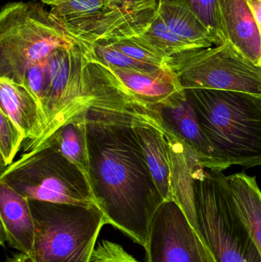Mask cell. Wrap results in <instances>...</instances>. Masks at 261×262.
<instances>
[{"mask_svg": "<svg viewBox=\"0 0 261 262\" xmlns=\"http://www.w3.org/2000/svg\"><path fill=\"white\" fill-rule=\"evenodd\" d=\"M139 37L165 59L176 54L199 49L173 32L159 14Z\"/></svg>", "mask_w": 261, "mask_h": 262, "instance_id": "cell-21", "label": "cell"}, {"mask_svg": "<svg viewBox=\"0 0 261 262\" xmlns=\"http://www.w3.org/2000/svg\"><path fill=\"white\" fill-rule=\"evenodd\" d=\"M98 41L106 43L137 61L161 67L165 66V58L144 42L139 38V35L119 39H101Z\"/></svg>", "mask_w": 261, "mask_h": 262, "instance_id": "cell-25", "label": "cell"}, {"mask_svg": "<svg viewBox=\"0 0 261 262\" xmlns=\"http://www.w3.org/2000/svg\"><path fill=\"white\" fill-rule=\"evenodd\" d=\"M131 126L159 193L164 201L173 200L168 142L162 124L153 115H143L133 118Z\"/></svg>", "mask_w": 261, "mask_h": 262, "instance_id": "cell-15", "label": "cell"}, {"mask_svg": "<svg viewBox=\"0 0 261 262\" xmlns=\"http://www.w3.org/2000/svg\"><path fill=\"white\" fill-rule=\"evenodd\" d=\"M184 91L224 169L232 165L261 166V95L210 89Z\"/></svg>", "mask_w": 261, "mask_h": 262, "instance_id": "cell-2", "label": "cell"}, {"mask_svg": "<svg viewBox=\"0 0 261 262\" xmlns=\"http://www.w3.org/2000/svg\"><path fill=\"white\" fill-rule=\"evenodd\" d=\"M158 14L173 32L199 49L220 46L216 37L189 9L171 3H159Z\"/></svg>", "mask_w": 261, "mask_h": 262, "instance_id": "cell-20", "label": "cell"}, {"mask_svg": "<svg viewBox=\"0 0 261 262\" xmlns=\"http://www.w3.org/2000/svg\"><path fill=\"white\" fill-rule=\"evenodd\" d=\"M0 154L3 168L12 164L26 137L22 131L2 111H0Z\"/></svg>", "mask_w": 261, "mask_h": 262, "instance_id": "cell-26", "label": "cell"}, {"mask_svg": "<svg viewBox=\"0 0 261 262\" xmlns=\"http://www.w3.org/2000/svg\"><path fill=\"white\" fill-rule=\"evenodd\" d=\"M162 129L168 142L173 200L180 206L195 230L200 235L195 199V172L202 165L188 146L170 131L163 127Z\"/></svg>", "mask_w": 261, "mask_h": 262, "instance_id": "cell-14", "label": "cell"}, {"mask_svg": "<svg viewBox=\"0 0 261 262\" xmlns=\"http://www.w3.org/2000/svg\"><path fill=\"white\" fill-rule=\"evenodd\" d=\"M85 44L75 41L54 51L45 58V80L37 98L45 118L43 137L27 152L38 147L55 130L85 113L93 97L84 84Z\"/></svg>", "mask_w": 261, "mask_h": 262, "instance_id": "cell-8", "label": "cell"}, {"mask_svg": "<svg viewBox=\"0 0 261 262\" xmlns=\"http://www.w3.org/2000/svg\"><path fill=\"white\" fill-rule=\"evenodd\" d=\"M159 3H171L189 9L216 37L221 45L228 42L222 24L219 0H159Z\"/></svg>", "mask_w": 261, "mask_h": 262, "instance_id": "cell-23", "label": "cell"}, {"mask_svg": "<svg viewBox=\"0 0 261 262\" xmlns=\"http://www.w3.org/2000/svg\"><path fill=\"white\" fill-rule=\"evenodd\" d=\"M6 262H35V261L30 255L19 252L18 253L15 254L11 258H8Z\"/></svg>", "mask_w": 261, "mask_h": 262, "instance_id": "cell-30", "label": "cell"}, {"mask_svg": "<svg viewBox=\"0 0 261 262\" xmlns=\"http://www.w3.org/2000/svg\"><path fill=\"white\" fill-rule=\"evenodd\" d=\"M84 114L60 127L38 148L44 146L55 148L66 158L76 165L87 176L90 181V161Z\"/></svg>", "mask_w": 261, "mask_h": 262, "instance_id": "cell-19", "label": "cell"}, {"mask_svg": "<svg viewBox=\"0 0 261 262\" xmlns=\"http://www.w3.org/2000/svg\"><path fill=\"white\" fill-rule=\"evenodd\" d=\"M144 249L147 262H216L173 200L164 201L155 212Z\"/></svg>", "mask_w": 261, "mask_h": 262, "instance_id": "cell-9", "label": "cell"}, {"mask_svg": "<svg viewBox=\"0 0 261 262\" xmlns=\"http://www.w3.org/2000/svg\"><path fill=\"white\" fill-rule=\"evenodd\" d=\"M153 107L162 127L188 146L203 167L217 172L225 170L216 158L183 89Z\"/></svg>", "mask_w": 261, "mask_h": 262, "instance_id": "cell-11", "label": "cell"}, {"mask_svg": "<svg viewBox=\"0 0 261 262\" xmlns=\"http://www.w3.org/2000/svg\"><path fill=\"white\" fill-rule=\"evenodd\" d=\"M0 182L29 200L98 206L87 176L50 146L21 154L2 171Z\"/></svg>", "mask_w": 261, "mask_h": 262, "instance_id": "cell-6", "label": "cell"}, {"mask_svg": "<svg viewBox=\"0 0 261 262\" xmlns=\"http://www.w3.org/2000/svg\"><path fill=\"white\" fill-rule=\"evenodd\" d=\"M228 42L242 56L261 66V37L247 0H219Z\"/></svg>", "mask_w": 261, "mask_h": 262, "instance_id": "cell-16", "label": "cell"}, {"mask_svg": "<svg viewBox=\"0 0 261 262\" xmlns=\"http://www.w3.org/2000/svg\"><path fill=\"white\" fill-rule=\"evenodd\" d=\"M247 1L255 18L261 37V0H247Z\"/></svg>", "mask_w": 261, "mask_h": 262, "instance_id": "cell-29", "label": "cell"}, {"mask_svg": "<svg viewBox=\"0 0 261 262\" xmlns=\"http://www.w3.org/2000/svg\"><path fill=\"white\" fill-rule=\"evenodd\" d=\"M222 172L199 166L195 199L201 238L216 262H261V255L221 182Z\"/></svg>", "mask_w": 261, "mask_h": 262, "instance_id": "cell-5", "label": "cell"}, {"mask_svg": "<svg viewBox=\"0 0 261 262\" xmlns=\"http://www.w3.org/2000/svg\"><path fill=\"white\" fill-rule=\"evenodd\" d=\"M107 68L123 89L148 105H156L182 89L165 66L152 72Z\"/></svg>", "mask_w": 261, "mask_h": 262, "instance_id": "cell-18", "label": "cell"}, {"mask_svg": "<svg viewBox=\"0 0 261 262\" xmlns=\"http://www.w3.org/2000/svg\"><path fill=\"white\" fill-rule=\"evenodd\" d=\"M41 1L45 3V4L49 5V6H54L59 4L60 3L64 1V0H41Z\"/></svg>", "mask_w": 261, "mask_h": 262, "instance_id": "cell-31", "label": "cell"}, {"mask_svg": "<svg viewBox=\"0 0 261 262\" xmlns=\"http://www.w3.org/2000/svg\"><path fill=\"white\" fill-rule=\"evenodd\" d=\"M0 239L2 246L32 257L35 228L29 200L0 182Z\"/></svg>", "mask_w": 261, "mask_h": 262, "instance_id": "cell-13", "label": "cell"}, {"mask_svg": "<svg viewBox=\"0 0 261 262\" xmlns=\"http://www.w3.org/2000/svg\"><path fill=\"white\" fill-rule=\"evenodd\" d=\"M110 0H64L52 6L51 15L60 23H67L93 15L109 6Z\"/></svg>", "mask_w": 261, "mask_h": 262, "instance_id": "cell-24", "label": "cell"}, {"mask_svg": "<svg viewBox=\"0 0 261 262\" xmlns=\"http://www.w3.org/2000/svg\"><path fill=\"white\" fill-rule=\"evenodd\" d=\"M220 179L261 255V190L256 177H250L245 172L227 177L221 172Z\"/></svg>", "mask_w": 261, "mask_h": 262, "instance_id": "cell-17", "label": "cell"}, {"mask_svg": "<svg viewBox=\"0 0 261 262\" xmlns=\"http://www.w3.org/2000/svg\"><path fill=\"white\" fill-rule=\"evenodd\" d=\"M75 40L40 3L5 5L0 13V78L17 82L31 66Z\"/></svg>", "mask_w": 261, "mask_h": 262, "instance_id": "cell-3", "label": "cell"}, {"mask_svg": "<svg viewBox=\"0 0 261 262\" xmlns=\"http://www.w3.org/2000/svg\"><path fill=\"white\" fill-rule=\"evenodd\" d=\"M109 6L115 9L140 10L159 6V0H110Z\"/></svg>", "mask_w": 261, "mask_h": 262, "instance_id": "cell-28", "label": "cell"}, {"mask_svg": "<svg viewBox=\"0 0 261 262\" xmlns=\"http://www.w3.org/2000/svg\"><path fill=\"white\" fill-rule=\"evenodd\" d=\"M158 7L130 10L108 6L93 15L59 23L72 36L87 42L119 39L145 32L157 15Z\"/></svg>", "mask_w": 261, "mask_h": 262, "instance_id": "cell-10", "label": "cell"}, {"mask_svg": "<svg viewBox=\"0 0 261 262\" xmlns=\"http://www.w3.org/2000/svg\"><path fill=\"white\" fill-rule=\"evenodd\" d=\"M181 89L231 91L261 95V66L242 56L229 43L193 49L165 59Z\"/></svg>", "mask_w": 261, "mask_h": 262, "instance_id": "cell-7", "label": "cell"}, {"mask_svg": "<svg viewBox=\"0 0 261 262\" xmlns=\"http://www.w3.org/2000/svg\"><path fill=\"white\" fill-rule=\"evenodd\" d=\"M35 228V262H88L107 220L96 205L29 200Z\"/></svg>", "mask_w": 261, "mask_h": 262, "instance_id": "cell-4", "label": "cell"}, {"mask_svg": "<svg viewBox=\"0 0 261 262\" xmlns=\"http://www.w3.org/2000/svg\"><path fill=\"white\" fill-rule=\"evenodd\" d=\"M147 113L89 109L84 114L90 187L107 224L145 248L150 223L164 202L132 129Z\"/></svg>", "mask_w": 261, "mask_h": 262, "instance_id": "cell-1", "label": "cell"}, {"mask_svg": "<svg viewBox=\"0 0 261 262\" xmlns=\"http://www.w3.org/2000/svg\"><path fill=\"white\" fill-rule=\"evenodd\" d=\"M88 262H139L113 242L103 240L93 249Z\"/></svg>", "mask_w": 261, "mask_h": 262, "instance_id": "cell-27", "label": "cell"}, {"mask_svg": "<svg viewBox=\"0 0 261 262\" xmlns=\"http://www.w3.org/2000/svg\"><path fill=\"white\" fill-rule=\"evenodd\" d=\"M1 110L26 137L24 152L43 137L46 121L35 97L25 86L6 78H0Z\"/></svg>", "mask_w": 261, "mask_h": 262, "instance_id": "cell-12", "label": "cell"}, {"mask_svg": "<svg viewBox=\"0 0 261 262\" xmlns=\"http://www.w3.org/2000/svg\"><path fill=\"white\" fill-rule=\"evenodd\" d=\"M82 41L87 46L88 55L92 58L107 67L142 72H155L165 67V66L161 67V66L148 64V63L133 59L118 49L102 41H96L93 42Z\"/></svg>", "mask_w": 261, "mask_h": 262, "instance_id": "cell-22", "label": "cell"}]
</instances>
